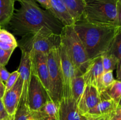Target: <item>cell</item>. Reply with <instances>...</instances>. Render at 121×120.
Listing matches in <instances>:
<instances>
[{
  "instance_id": "37",
  "label": "cell",
  "mask_w": 121,
  "mask_h": 120,
  "mask_svg": "<svg viewBox=\"0 0 121 120\" xmlns=\"http://www.w3.org/2000/svg\"><path fill=\"white\" fill-rule=\"evenodd\" d=\"M1 29H2V27H1V25H0V30H1Z\"/></svg>"
},
{
  "instance_id": "33",
  "label": "cell",
  "mask_w": 121,
  "mask_h": 120,
  "mask_svg": "<svg viewBox=\"0 0 121 120\" xmlns=\"http://www.w3.org/2000/svg\"><path fill=\"white\" fill-rule=\"evenodd\" d=\"M110 120H121V107L118 108Z\"/></svg>"
},
{
  "instance_id": "7",
  "label": "cell",
  "mask_w": 121,
  "mask_h": 120,
  "mask_svg": "<svg viewBox=\"0 0 121 120\" xmlns=\"http://www.w3.org/2000/svg\"><path fill=\"white\" fill-rule=\"evenodd\" d=\"M49 98L39 78L31 73L26 102L27 107L32 111L40 110Z\"/></svg>"
},
{
  "instance_id": "17",
  "label": "cell",
  "mask_w": 121,
  "mask_h": 120,
  "mask_svg": "<svg viewBox=\"0 0 121 120\" xmlns=\"http://www.w3.org/2000/svg\"><path fill=\"white\" fill-rule=\"evenodd\" d=\"M50 9L49 11L64 26L73 25L74 21L61 0H49Z\"/></svg>"
},
{
  "instance_id": "28",
  "label": "cell",
  "mask_w": 121,
  "mask_h": 120,
  "mask_svg": "<svg viewBox=\"0 0 121 120\" xmlns=\"http://www.w3.org/2000/svg\"><path fill=\"white\" fill-rule=\"evenodd\" d=\"M20 76V74H19L18 70L15 71L12 73H10L9 77L7 79V81L5 83V91L8 90L10 89L16 82L17 80Z\"/></svg>"
},
{
  "instance_id": "32",
  "label": "cell",
  "mask_w": 121,
  "mask_h": 120,
  "mask_svg": "<svg viewBox=\"0 0 121 120\" xmlns=\"http://www.w3.org/2000/svg\"><path fill=\"white\" fill-rule=\"evenodd\" d=\"M35 1H37L38 2H39L44 8L49 11L50 9L49 0H35Z\"/></svg>"
},
{
  "instance_id": "34",
  "label": "cell",
  "mask_w": 121,
  "mask_h": 120,
  "mask_svg": "<svg viewBox=\"0 0 121 120\" xmlns=\"http://www.w3.org/2000/svg\"><path fill=\"white\" fill-rule=\"evenodd\" d=\"M5 92V84L0 80V98L1 99H2V98L3 97Z\"/></svg>"
},
{
  "instance_id": "3",
  "label": "cell",
  "mask_w": 121,
  "mask_h": 120,
  "mask_svg": "<svg viewBox=\"0 0 121 120\" xmlns=\"http://www.w3.org/2000/svg\"><path fill=\"white\" fill-rule=\"evenodd\" d=\"M81 19L93 23L121 25V0H83Z\"/></svg>"
},
{
  "instance_id": "18",
  "label": "cell",
  "mask_w": 121,
  "mask_h": 120,
  "mask_svg": "<svg viewBox=\"0 0 121 120\" xmlns=\"http://www.w3.org/2000/svg\"><path fill=\"white\" fill-rule=\"evenodd\" d=\"M16 0H0V25L1 27L8 24L15 9Z\"/></svg>"
},
{
  "instance_id": "1",
  "label": "cell",
  "mask_w": 121,
  "mask_h": 120,
  "mask_svg": "<svg viewBox=\"0 0 121 120\" xmlns=\"http://www.w3.org/2000/svg\"><path fill=\"white\" fill-rule=\"evenodd\" d=\"M20 7L14 12L7 25L14 35L21 37L47 29L60 35L63 25L47 10L40 8L35 0H16Z\"/></svg>"
},
{
  "instance_id": "26",
  "label": "cell",
  "mask_w": 121,
  "mask_h": 120,
  "mask_svg": "<svg viewBox=\"0 0 121 120\" xmlns=\"http://www.w3.org/2000/svg\"><path fill=\"white\" fill-rule=\"evenodd\" d=\"M115 79L113 77V71L104 72L102 75L101 84L102 87L103 91L105 90L106 88L109 87L113 82Z\"/></svg>"
},
{
  "instance_id": "6",
  "label": "cell",
  "mask_w": 121,
  "mask_h": 120,
  "mask_svg": "<svg viewBox=\"0 0 121 120\" xmlns=\"http://www.w3.org/2000/svg\"><path fill=\"white\" fill-rule=\"evenodd\" d=\"M59 47L51 50L47 54L50 80L48 95L51 100L59 105L63 96V77L61 68Z\"/></svg>"
},
{
  "instance_id": "2",
  "label": "cell",
  "mask_w": 121,
  "mask_h": 120,
  "mask_svg": "<svg viewBox=\"0 0 121 120\" xmlns=\"http://www.w3.org/2000/svg\"><path fill=\"white\" fill-rule=\"evenodd\" d=\"M73 26L90 60L107 52L117 35L121 32V25L93 23L83 19L75 21Z\"/></svg>"
},
{
  "instance_id": "16",
  "label": "cell",
  "mask_w": 121,
  "mask_h": 120,
  "mask_svg": "<svg viewBox=\"0 0 121 120\" xmlns=\"http://www.w3.org/2000/svg\"><path fill=\"white\" fill-rule=\"evenodd\" d=\"M13 120H50V119L41 110H31L26 102L20 101Z\"/></svg>"
},
{
  "instance_id": "36",
  "label": "cell",
  "mask_w": 121,
  "mask_h": 120,
  "mask_svg": "<svg viewBox=\"0 0 121 120\" xmlns=\"http://www.w3.org/2000/svg\"><path fill=\"white\" fill-rule=\"evenodd\" d=\"M13 119H14V115H13V116L8 115L7 117L5 118L2 119V120H13Z\"/></svg>"
},
{
  "instance_id": "21",
  "label": "cell",
  "mask_w": 121,
  "mask_h": 120,
  "mask_svg": "<svg viewBox=\"0 0 121 120\" xmlns=\"http://www.w3.org/2000/svg\"><path fill=\"white\" fill-rule=\"evenodd\" d=\"M102 92L113 101L118 103H121V82L120 80H115L109 87L103 91Z\"/></svg>"
},
{
  "instance_id": "10",
  "label": "cell",
  "mask_w": 121,
  "mask_h": 120,
  "mask_svg": "<svg viewBox=\"0 0 121 120\" xmlns=\"http://www.w3.org/2000/svg\"><path fill=\"white\" fill-rule=\"evenodd\" d=\"M104 72L101 56H97L91 60L82 74L85 84L94 86L99 92H102L101 78Z\"/></svg>"
},
{
  "instance_id": "4",
  "label": "cell",
  "mask_w": 121,
  "mask_h": 120,
  "mask_svg": "<svg viewBox=\"0 0 121 120\" xmlns=\"http://www.w3.org/2000/svg\"><path fill=\"white\" fill-rule=\"evenodd\" d=\"M60 41L76 69L83 73L91 60L73 25L63 27L60 33Z\"/></svg>"
},
{
  "instance_id": "25",
  "label": "cell",
  "mask_w": 121,
  "mask_h": 120,
  "mask_svg": "<svg viewBox=\"0 0 121 120\" xmlns=\"http://www.w3.org/2000/svg\"><path fill=\"white\" fill-rule=\"evenodd\" d=\"M108 51L115 56L118 60L121 61V32L116 36Z\"/></svg>"
},
{
  "instance_id": "9",
  "label": "cell",
  "mask_w": 121,
  "mask_h": 120,
  "mask_svg": "<svg viewBox=\"0 0 121 120\" xmlns=\"http://www.w3.org/2000/svg\"><path fill=\"white\" fill-rule=\"evenodd\" d=\"M28 54L30 56L31 73L39 78L48 94L50 80L47 62V54L41 52H30Z\"/></svg>"
},
{
  "instance_id": "35",
  "label": "cell",
  "mask_w": 121,
  "mask_h": 120,
  "mask_svg": "<svg viewBox=\"0 0 121 120\" xmlns=\"http://www.w3.org/2000/svg\"><path fill=\"white\" fill-rule=\"evenodd\" d=\"M116 67H117V74L118 80H120L121 78V61H118Z\"/></svg>"
},
{
  "instance_id": "29",
  "label": "cell",
  "mask_w": 121,
  "mask_h": 120,
  "mask_svg": "<svg viewBox=\"0 0 121 120\" xmlns=\"http://www.w3.org/2000/svg\"><path fill=\"white\" fill-rule=\"evenodd\" d=\"M13 52L6 51L0 48V65L5 66Z\"/></svg>"
},
{
  "instance_id": "23",
  "label": "cell",
  "mask_w": 121,
  "mask_h": 120,
  "mask_svg": "<svg viewBox=\"0 0 121 120\" xmlns=\"http://www.w3.org/2000/svg\"><path fill=\"white\" fill-rule=\"evenodd\" d=\"M101 56L104 72L113 71V70L116 68L118 61H121L118 60L115 56L112 55L108 51L103 54Z\"/></svg>"
},
{
  "instance_id": "20",
  "label": "cell",
  "mask_w": 121,
  "mask_h": 120,
  "mask_svg": "<svg viewBox=\"0 0 121 120\" xmlns=\"http://www.w3.org/2000/svg\"><path fill=\"white\" fill-rule=\"evenodd\" d=\"M74 22L80 20L84 11L83 0H61Z\"/></svg>"
},
{
  "instance_id": "30",
  "label": "cell",
  "mask_w": 121,
  "mask_h": 120,
  "mask_svg": "<svg viewBox=\"0 0 121 120\" xmlns=\"http://www.w3.org/2000/svg\"><path fill=\"white\" fill-rule=\"evenodd\" d=\"M10 73L5 69L4 66L0 65V80L3 82L7 81V79L9 77Z\"/></svg>"
},
{
  "instance_id": "22",
  "label": "cell",
  "mask_w": 121,
  "mask_h": 120,
  "mask_svg": "<svg viewBox=\"0 0 121 120\" xmlns=\"http://www.w3.org/2000/svg\"><path fill=\"white\" fill-rule=\"evenodd\" d=\"M40 110L43 112L50 120H59L58 105L54 103L50 98L47 100Z\"/></svg>"
},
{
  "instance_id": "12",
  "label": "cell",
  "mask_w": 121,
  "mask_h": 120,
  "mask_svg": "<svg viewBox=\"0 0 121 120\" xmlns=\"http://www.w3.org/2000/svg\"><path fill=\"white\" fill-rule=\"evenodd\" d=\"M100 101V92L96 88L91 85H86L85 90L78 104V109L82 115L86 114L95 107Z\"/></svg>"
},
{
  "instance_id": "5",
  "label": "cell",
  "mask_w": 121,
  "mask_h": 120,
  "mask_svg": "<svg viewBox=\"0 0 121 120\" xmlns=\"http://www.w3.org/2000/svg\"><path fill=\"white\" fill-rule=\"evenodd\" d=\"M18 42L21 50L27 52H41L47 54L60 46V34L47 29H43L33 35L22 37Z\"/></svg>"
},
{
  "instance_id": "8",
  "label": "cell",
  "mask_w": 121,
  "mask_h": 120,
  "mask_svg": "<svg viewBox=\"0 0 121 120\" xmlns=\"http://www.w3.org/2000/svg\"><path fill=\"white\" fill-rule=\"evenodd\" d=\"M61 62V71L63 77V96H72L71 94V83L73 78L75 75L77 69L73 62L66 52L65 47L60 43L59 48Z\"/></svg>"
},
{
  "instance_id": "13",
  "label": "cell",
  "mask_w": 121,
  "mask_h": 120,
  "mask_svg": "<svg viewBox=\"0 0 121 120\" xmlns=\"http://www.w3.org/2000/svg\"><path fill=\"white\" fill-rule=\"evenodd\" d=\"M58 108L59 120H83L77 102L72 96L62 97Z\"/></svg>"
},
{
  "instance_id": "14",
  "label": "cell",
  "mask_w": 121,
  "mask_h": 120,
  "mask_svg": "<svg viewBox=\"0 0 121 120\" xmlns=\"http://www.w3.org/2000/svg\"><path fill=\"white\" fill-rule=\"evenodd\" d=\"M17 70L23 81L22 92L20 101L26 102L27 91L31 74V64L29 54L24 50H21V58Z\"/></svg>"
},
{
  "instance_id": "15",
  "label": "cell",
  "mask_w": 121,
  "mask_h": 120,
  "mask_svg": "<svg viewBox=\"0 0 121 120\" xmlns=\"http://www.w3.org/2000/svg\"><path fill=\"white\" fill-rule=\"evenodd\" d=\"M100 101L96 105L89 111L86 114L91 115H104L114 113L121 107V103H118L105 95L100 92Z\"/></svg>"
},
{
  "instance_id": "24",
  "label": "cell",
  "mask_w": 121,
  "mask_h": 120,
  "mask_svg": "<svg viewBox=\"0 0 121 120\" xmlns=\"http://www.w3.org/2000/svg\"><path fill=\"white\" fill-rule=\"evenodd\" d=\"M0 42L9 45L14 48L18 47V42L14 35L4 29L0 30Z\"/></svg>"
},
{
  "instance_id": "27",
  "label": "cell",
  "mask_w": 121,
  "mask_h": 120,
  "mask_svg": "<svg viewBox=\"0 0 121 120\" xmlns=\"http://www.w3.org/2000/svg\"><path fill=\"white\" fill-rule=\"evenodd\" d=\"M114 113L104 115H91L86 114L82 115L83 120H110Z\"/></svg>"
},
{
  "instance_id": "11",
  "label": "cell",
  "mask_w": 121,
  "mask_h": 120,
  "mask_svg": "<svg viewBox=\"0 0 121 120\" xmlns=\"http://www.w3.org/2000/svg\"><path fill=\"white\" fill-rule=\"evenodd\" d=\"M22 87L23 81L21 78L19 76L15 84L10 89L5 92L2 100L8 115L13 116L15 114L21 100Z\"/></svg>"
},
{
  "instance_id": "19",
  "label": "cell",
  "mask_w": 121,
  "mask_h": 120,
  "mask_svg": "<svg viewBox=\"0 0 121 120\" xmlns=\"http://www.w3.org/2000/svg\"><path fill=\"white\" fill-rule=\"evenodd\" d=\"M82 74L83 72L77 69L71 83L72 96L77 102L81 97L86 87Z\"/></svg>"
},
{
  "instance_id": "31",
  "label": "cell",
  "mask_w": 121,
  "mask_h": 120,
  "mask_svg": "<svg viewBox=\"0 0 121 120\" xmlns=\"http://www.w3.org/2000/svg\"><path fill=\"white\" fill-rule=\"evenodd\" d=\"M8 116V114L6 111L2 99L0 98V120L7 117Z\"/></svg>"
}]
</instances>
